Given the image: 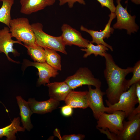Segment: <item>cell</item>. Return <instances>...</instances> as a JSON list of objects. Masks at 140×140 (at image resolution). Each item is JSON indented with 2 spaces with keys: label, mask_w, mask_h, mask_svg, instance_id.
Masks as SVG:
<instances>
[{
  "label": "cell",
  "mask_w": 140,
  "mask_h": 140,
  "mask_svg": "<svg viewBox=\"0 0 140 140\" xmlns=\"http://www.w3.org/2000/svg\"><path fill=\"white\" fill-rule=\"evenodd\" d=\"M9 28L12 37L23 43L24 46L35 47L37 45L34 33L27 18L11 19Z\"/></svg>",
  "instance_id": "obj_2"
},
{
  "label": "cell",
  "mask_w": 140,
  "mask_h": 140,
  "mask_svg": "<svg viewBox=\"0 0 140 140\" xmlns=\"http://www.w3.org/2000/svg\"><path fill=\"white\" fill-rule=\"evenodd\" d=\"M46 86L48 88L50 98L59 102L64 101L68 94L73 90L65 81L50 83Z\"/></svg>",
  "instance_id": "obj_16"
},
{
  "label": "cell",
  "mask_w": 140,
  "mask_h": 140,
  "mask_svg": "<svg viewBox=\"0 0 140 140\" xmlns=\"http://www.w3.org/2000/svg\"><path fill=\"white\" fill-rule=\"evenodd\" d=\"M24 46L27 49L28 54L34 62L40 63L46 62V55L43 47L37 45L35 47Z\"/></svg>",
  "instance_id": "obj_23"
},
{
  "label": "cell",
  "mask_w": 140,
  "mask_h": 140,
  "mask_svg": "<svg viewBox=\"0 0 140 140\" xmlns=\"http://www.w3.org/2000/svg\"><path fill=\"white\" fill-rule=\"evenodd\" d=\"M125 118V113L121 110L111 114L101 113L97 119L96 128L107 129L111 132L117 135L123 129V122Z\"/></svg>",
  "instance_id": "obj_5"
},
{
  "label": "cell",
  "mask_w": 140,
  "mask_h": 140,
  "mask_svg": "<svg viewBox=\"0 0 140 140\" xmlns=\"http://www.w3.org/2000/svg\"><path fill=\"white\" fill-rule=\"evenodd\" d=\"M28 104L33 113L44 114L51 112L59 105V101L50 98L44 101H38L34 98H30Z\"/></svg>",
  "instance_id": "obj_15"
},
{
  "label": "cell",
  "mask_w": 140,
  "mask_h": 140,
  "mask_svg": "<svg viewBox=\"0 0 140 140\" xmlns=\"http://www.w3.org/2000/svg\"><path fill=\"white\" fill-rule=\"evenodd\" d=\"M85 137L84 135L78 134L64 135L61 139L63 140H82Z\"/></svg>",
  "instance_id": "obj_27"
},
{
  "label": "cell",
  "mask_w": 140,
  "mask_h": 140,
  "mask_svg": "<svg viewBox=\"0 0 140 140\" xmlns=\"http://www.w3.org/2000/svg\"><path fill=\"white\" fill-rule=\"evenodd\" d=\"M88 91H76L72 90L68 94L65 103L72 108L85 109L88 107Z\"/></svg>",
  "instance_id": "obj_17"
},
{
  "label": "cell",
  "mask_w": 140,
  "mask_h": 140,
  "mask_svg": "<svg viewBox=\"0 0 140 140\" xmlns=\"http://www.w3.org/2000/svg\"><path fill=\"white\" fill-rule=\"evenodd\" d=\"M140 113V104H138L137 108H135L131 113L128 116V120H130L138 114Z\"/></svg>",
  "instance_id": "obj_30"
},
{
  "label": "cell",
  "mask_w": 140,
  "mask_h": 140,
  "mask_svg": "<svg viewBox=\"0 0 140 140\" xmlns=\"http://www.w3.org/2000/svg\"><path fill=\"white\" fill-rule=\"evenodd\" d=\"M109 18L108 22L102 31H99L88 29L83 25L80 26V30L82 31L88 33L91 36L92 40L90 42L92 44L95 43L97 44H103L113 51V49L112 46L104 40V39L105 38L108 39L111 34L113 33L114 30V29L111 27V25L113 19L116 17L115 14V13L111 12L109 15Z\"/></svg>",
  "instance_id": "obj_8"
},
{
  "label": "cell",
  "mask_w": 140,
  "mask_h": 140,
  "mask_svg": "<svg viewBox=\"0 0 140 140\" xmlns=\"http://www.w3.org/2000/svg\"><path fill=\"white\" fill-rule=\"evenodd\" d=\"M62 33L60 36L65 45H75L80 47H87L90 41L84 38L81 33L67 24H63L61 27Z\"/></svg>",
  "instance_id": "obj_9"
},
{
  "label": "cell",
  "mask_w": 140,
  "mask_h": 140,
  "mask_svg": "<svg viewBox=\"0 0 140 140\" xmlns=\"http://www.w3.org/2000/svg\"><path fill=\"white\" fill-rule=\"evenodd\" d=\"M132 2L136 4L139 5L140 4V0H130Z\"/></svg>",
  "instance_id": "obj_31"
},
{
  "label": "cell",
  "mask_w": 140,
  "mask_h": 140,
  "mask_svg": "<svg viewBox=\"0 0 140 140\" xmlns=\"http://www.w3.org/2000/svg\"><path fill=\"white\" fill-rule=\"evenodd\" d=\"M31 25L37 45L43 48H47L65 54H67L65 50L66 45L60 36H53L46 33L43 30V26L41 23L37 22Z\"/></svg>",
  "instance_id": "obj_4"
},
{
  "label": "cell",
  "mask_w": 140,
  "mask_h": 140,
  "mask_svg": "<svg viewBox=\"0 0 140 140\" xmlns=\"http://www.w3.org/2000/svg\"><path fill=\"white\" fill-rule=\"evenodd\" d=\"M9 28L8 26L5 27L0 30V53L3 52L7 57L8 59L11 62L18 63L11 59L9 56L8 53H12L15 55H17L19 53L13 48V44L18 43L23 45L21 42L18 40H13Z\"/></svg>",
  "instance_id": "obj_13"
},
{
  "label": "cell",
  "mask_w": 140,
  "mask_h": 140,
  "mask_svg": "<svg viewBox=\"0 0 140 140\" xmlns=\"http://www.w3.org/2000/svg\"><path fill=\"white\" fill-rule=\"evenodd\" d=\"M97 129L101 133L106 134L108 139L111 140H117V135L110 132L108 129H103L100 128Z\"/></svg>",
  "instance_id": "obj_28"
},
{
  "label": "cell",
  "mask_w": 140,
  "mask_h": 140,
  "mask_svg": "<svg viewBox=\"0 0 140 140\" xmlns=\"http://www.w3.org/2000/svg\"><path fill=\"white\" fill-rule=\"evenodd\" d=\"M132 72L133 75L131 79L127 80V87L128 89L132 85L140 81V61L138 60L135 64Z\"/></svg>",
  "instance_id": "obj_24"
},
{
  "label": "cell",
  "mask_w": 140,
  "mask_h": 140,
  "mask_svg": "<svg viewBox=\"0 0 140 140\" xmlns=\"http://www.w3.org/2000/svg\"><path fill=\"white\" fill-rule=\"evenodd\" d=\"M123 129L117 135V140H140V113L128 121L124 120Z\"/></svg>",
  "instance_id": "obj_10"
},
{
  "label": "cell",
  "mask_w": 140,
  "mask_h": 140,
  "mask_svg": "<svg viewBox=\"0 0 140 140\" xmlns=\"http://www.w3.org/2000/svg\"><path fill=\"white\" fill-rule=\"evenodd\" d=\"M20 118L19 117L15 118L9 125L0 128V138L6 137L7 140H15V134L18 131L24 132L25 129L20 126Z\"/></svg>",
  "instance_id": "obj_19"
},
{
  "label": "cell",
  "mask_w": 140,
  "mask_h": 140,
  "mask_svg": "<svg viewBox=\"0 0 140 140\" xmlns=\"http://www.w3.org/2000/svg\"><path fill=\"white\" fill-rule=\"evenodd\" d=\"M16 99L20 110L21 121L23 127L27 131H30L33 127L31 122V117L33 113L29 106L28 102L26 101L20 96H17Z\"/></svg>",
  "instance_id": "obj_18"
},
{
  "label": "cell",
  "mask_w": 140,
  "mask_h": 140,
  "mask_svg": "<svg viewBox=\"0 0 140 140\" xmlns=\"http://www.w3.org/2000/svg\"><path fill=\"white\" fill-rule=\"evenodd\" d=\"M14 0H5L2 2L0 8V22L6 25L9 28L11 19V11Z\"/></svg>",
  "instance_id": "obj_20"
},
{
  "label": "cell",
  "mask_w": 140,
  "mask_h": 140,
  "mask_svg": "<svg viewBox=\"0 0 140 140\" xmlns=\"http://www.w3.org/2000/svg\"><path fill=\"white\" fill-rule=\"evenodd\" d=\"M56 0H20V12L29 15L53 5Z\"/></svg>",
  "instance_id": "obj_14"
},
{
  "label": "cell",
  "mask_w": 140,
  "mask_h": 140,
  "mask_svg": "<svg viewBox=\"0 0 140 140\" xmlns=\"http://www.w3.org/2000/svg\"><path fill=\"white\" fill-rule=\"evenodd\" d=\"M128 89L121 94L116 103L113 105L106 103L108 107H106L105 112L111 114L116 111L121 110L125 113V118L127 117L138 103L136 93V84L132 85Z\"/></svg>",
  "instance_id": "obj_3"
},
{
  "label": "cell",
  "mask_w": 140,
  "mask_h": 140,
  "mask_svg": "<svg viewBox=\"0 0 140 140\" xmlns=\"http://www.w3.org/2000/svg\"><path fill=\"white\" fill-rule=\"evenodd\" d=\"M4 0H0V1L2 2L3 1H4Z\"/></svg>",
  "instance_id": "obj_32"
},
{
  "label": "cell",
  "mask_w": 140,
  "mask_h": 140,
  "mask_svg": "<svg viewBox=\"0 0 140 140\" xmlns=\"http://www.w3.org/2000/svg\"><path fill=\"white\" fill-rule=\"evenodd\" d=\"M101 4V7H105L108 8L111 12L115 13L116 7L114 0H97Z\"/></svg>",
  "instance_id": "obj_25"
},
{
  "label": "cell",
  "mask_w": 140,
  "mask_h": 140,
  "mask_svg": "<svg viewBox=\"0 0 140 140\" xmlns=\"http://www.w3.org/2000/svg\"><path fill=\"white\" fill-rule=\"evenodd\" d=\"M23 64L25 68L29 66H33L37 68L38 70L39 78L37 82L38 86L42 85H45L46 83H50V79L55 78L59 74L58 70L54 69L46 62L40 63L32 62L25 59Z\"/></svg>",
  "instance_id": "obj_11"
},
{
  "label": "cell",
  "mask_w": 140,
  "mask_h": 140,
  "mask_svg": "<svg viewBox=\"0 0 140 140\" xmlns=\"http://www.w3.org/2000/svg\"><path fill=\"white\" fill-rule=\"evenodd\" d=\"M104 57L105 60L104 75L108 86L105 92L107 98L105 101L113 105L117 103L121 94L128 89L125 78L132 72L133 67L121 68L115 63L112 56L107 53Z\"/></svg>",
  "instance_id": "obj_1"
},
{
  "label": "cell",
  "mask_w": 140,
  "mask_h": 140,
  "mask_svg": "<svg viewBox=\"0 0 140 140\" xmlns=\"http://www.w3.org/2000/svg\"><path fill=\"white\" fill-rule=\"evenodd\" d=\"M59 2V5L60 6L63 5L65 4H68V7L70 8H72L74 4L76 2L85 5L86 3L84 0H58Z\"/></svg>",
  "instance_id": "obj_26"
},
{
  "label": "cell",
  "mask_w": 140,
  "mask_h": 140,
  "mask_svg": "<svg viewBox=\"0 0 140 140\" xmlns=\"http://www.w3.org/2000/svg\"><path fill=\"white\" fill-rule=\"evenodd\" d=\"M65 81L72 90L85 85L100 88L102 84L100 80L95 78L91 70L86 67L79 68L74 74L68 77Z\"/></svg>",
  "instance_id": "obj_6"
},
{
  "label": "cell",
  "mask_w": 140,
  "mask_h": 140,
  "mask_svg": "<svg viewBox=\"0 0 140 140\" xmlns=\"http://www.w3.org/2000/svg\"><path fill=\"white\" fill-rule=\"evenodd\" d=\"M121 0H116L117 5L116 7L115 13L117 20L113 25V28L125 29L127 33L131 35L137 32L139 27L135 22L136 16H132L128 12L127 7L124 8L122 5Z\"/></svg>",
  "instance_id": "obj_7"
},
{
  "label": "cell",
  "mask_w": 140,
  "mask_h": 140,
  "mask_svg": "<svg viewBox=\"0 0 140 140\" xmlns=\"http://www.w3.org/2000/svg\"><path fill=\"white\" fill-rule=\"evenodd\" d=\"M61 112L64 116H70L72 115L73 113L72 108L66 105L61 107Z\"/></svg>",
  "instance_id": "obj_29"
},
{
  "label": "cell",
  "mask_w": 140,
  "mask_h": 140,
  "mask_svg": "<svg viewBox=\"0 0 140 140\" xmlns=\"http://www.w3.org/2000/svg\"><path fill=\"white\" fill-rule=\"evenodd\" d=\"M48 64L57 70L61 71V57L57 51L47 48H44Z\"/></svg>",
  "instance_id": "obj_21"
},
{
  "label": "cell",
  "mask_w": 140,
  "mask_h": 140,
  "mask_svg": "<svg viewBox=\"0 0 140 140\" xmlns=\"http://www.w3.org/2000/svg\"><path fill=\"white\" fill-rule=\"evenodd\" d=\"M88 107L91 109L94 117L97 120L100 113L105 112L106 107L104 104L103 97L106 94L105 93L102 92L100 88L93 89L90 85H88Z\"/></svg>",
  "instance_id": "obj_12"
},
{
  "label": "cell",
  "mask_w": 140,
  "mask_h": 140,
  "mask_svg": "<svg viewBox=\"0 0 140 140\" xmlns=\"http://www.w3.org/2000/svg\"><path fill=\"white\" fill-rule=\"evenodd\" d=\"M109 48L102 44H97L94 45L90 42L86 48H82L81 50L85 51L86 53L83 55V57L86 58L92 54H94L95 57L98 55L104 57Z\"/></svg>",
  "instance_id": "obj_22"
}]
</instances>
